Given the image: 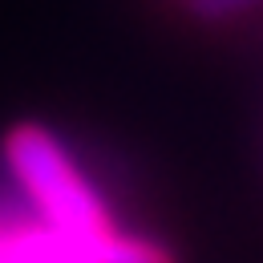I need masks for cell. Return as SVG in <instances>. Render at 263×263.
Segmentation results:
<instances>
[{
    "instance_id": "7a4b0ae2",
    "label": "cell",
    "mask_w": 263,
    "mask_h": 263,
    "mask_svg": "<svg viewBox=\"0 0 263 263\" xmlns=\"http://www.w3.org/2000/svg\"><path fill=\"white\" fill-rule=\"evenodd\" d=\"M243 4H251V0H195V12H202V16H227V12L243 8Z\"/></svg>"
},
{
    "instance_id": "6da1fadb",
    "label": "cell",
    "mask_w": 263,
    "mask_h": 263,
    "mask_svg": "<svg viewBox=\"0 0 263 263\" xmlns=\"http://www.w3.org/2000/svg\"><path fill=\"white\" fill-rule=\"evenodd\" d=\"M4 162L12 174V186L29 202L36 219L73 243H93L101 235L118 231L109 206L101 202L93 182L81 174V166L65 154L57 134L45 126H16L4 138Z\"/></svg>"
}]
</instances>
